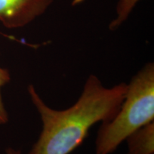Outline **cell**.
Listing matches in <instances>:
<instances>
[{
  "instance_id": "obj_5",
  "label": "cell",
  "mask_w": 154,
  "mask_h": 154,
  "mask_svg": "<svg viewBox=\"0 0 154 154\" xmlns=\"http://www.w3.org/2000/svg\"><path fill=\"white\" fill-rule=\"evenodd\" d=\"M139 0H119L116 7V18L109 25L111 30H115L128 18L132 9Z\"/></svg>"
},
{
  "instance_id": "obj_1",
  "label": "cell",
  "mask_w": 154,
  "mask_h": 154,
  "mask_svg": "<svg viewBox=\"0 0 154 154\" xmlns=\"http://www.w3.org/2000/svg\"><path fill=\"white\" fill-rule=\"evenodd\" d=\"M126 88L124 82L106 87L96 75H90L76 103L57 110L46 104L34 86L29 85L28 92L40 115L42 130L28 154H70L84 143L94 125L113 118Z\"/></svg>"
},
{
  "instance_id": "obj_3",
  "label": "cell",
  "mask_w": 154,
  "mask_h": 154,
  "mask_svg": "<svg viewBox=\"0 0 154 154\" xmlns=\"http://www.w3.org/2000/svg\"><path fill=\"white\" fill-rule=\"evenodd\" d=\"M54 0H0V22L5 27L26 26L43 14Z\"/></svg>"
},
{
  "instance_id": "obj_7",
  "label": "cell",
  "mask_w": 154,
  "mask_h": 154,
  "mask_svg": "<svg viewBox=\"0 0 154 154\" xmlns=\"http://www.w3.org/2000/svg\"><path fill=\"white\" fill-rule=\"evenodd\" d=\"M6 153L7 154H21V151L19 150H16L12 149V148H8L6 150Z\"/></svg>"
},
{
  "instance_id": "obj_6",
  "label": "cell",
  "mask_w": 154,
  "mask_h": 154,
  "mask_svg": "<svg viewBox=\"0 0 154 154\" xmlns=\"http://www.w3.org/2000/svg\"><path fill=\"white\" fill-rule=\"evenodd\" d=\"M11 76L9 71L7 69L0 66V125L5 124L8 122L9 116L4 104L2 88L10 82Z\"/></svg>"
},
{
  "instance_id": "obj_4",
  "label": "cell",
  "mask_w": 154,
  "mask_h": 154,
  "mask_svg": "<svg viewBox=\"0 0 154 154\" xmlns=\"http://www.w3.org/2000/svg\"><path fill=\"white\" fill-rule=\"evenodd\" d=\"M128 154L154 153V121L133 133L126 139Z\"/></svg>"
},
{
  "instance_id": "obj_2",
  "label": "cell",
  "mask_w": 154,
  "mask_h": 154,
  "mask_svg": "<svg viewBox=\"0 0 154 154\" xmlns=\"http://www.w3.org/2000/svg\"><path fill=\"white\" fill-rule=\"evenodd\" d=\"M154 121V64L148 63L127 84L120 109L102 123L96 140V154H111L133 133Z\"/></svg>"
}]
</instances>
